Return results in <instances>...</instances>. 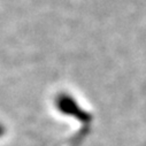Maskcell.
I'll list each match as a JSON object with an SVG mask.
<instances>
[{
    "mask_svg": "<svg viewBox=\"0 0 146 146\" xmlns=\"http://www.w3.org/2000/svg\"><path fill=\"white\" fill-rule=\"evenodd\" d=\"M5 132H6V129H5V127L0 123V138H1L4 135H5Z\"/></svg>",
    "mask_w": 146,
    "mask_h": 146,
    "instance_id": "cell-1",
    "label": "cell"
}]
</instances>
